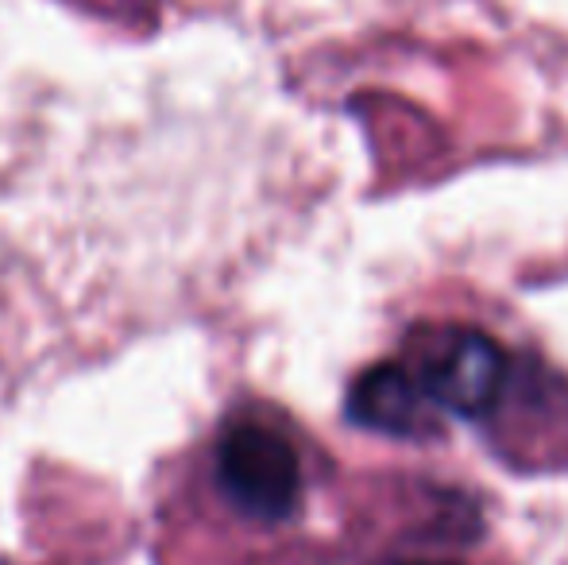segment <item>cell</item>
<instances>
[{
	"mask_svg": "<svg viewBox=\"0 0 568 565\" xmlns=\"http://www.w3.org/2000/svg\"><path fill=\"white\" fill-rule=\"evenodd\" d=\"M217 473L229 500L252 519H286L298 504V453L283 434L267 426H232L217 450Z\"/></svg>",
	"mask_w": 568,
	"mask_h": 565,
	"instance_id": "1",
	"label": "cell"
},
{
	"mask_svg": "<svg viewBox=\"0 0 568 565\" xmlns=\"http://www.w3.org/2000/svg\"><path fill=\"white\" fill-rule=\"evenodd\" d=\"M503 349L479 330H445L422 364L429 400L460 418L487 415L503 392Z\"/></svg>",
	"mask_w": 568,
	"mask_h": 565,
	"instance_id": "2",
	"label": "cell"
},
{
	"mask_svg": "<svg viewBox=\"0 0 568 565\" xmlns=\"http://www.w3.org/2000/svg\"><path fill=\"white\" fill-rule=\"evenodd\" d=\"M429 392L422 376H414L406 364L383 361L367 369L348 392V418L364 430L410 437L426 430Z\"/></svg>",
	"mask_w": 568,
	"mask_h": 565,
	"instance_id": "3",
	"label": "cell"
},
{
	"mask_svg": "<svg viewBox=\"0 0 568 565\" xmlns=\"http://www.w3.org/2000/svg\"><path fill=\"white\" fill-rule=\"evenodd\" d=\"M422 565H437V562H422Z\"/></svg>",
	"mask_w": 568,
	"mask_h": 565,
	"instance_id": "4",
	"label": "cell"
}]
</instances>
